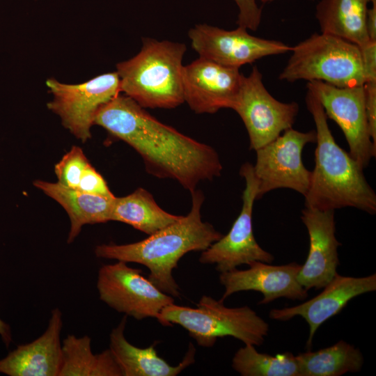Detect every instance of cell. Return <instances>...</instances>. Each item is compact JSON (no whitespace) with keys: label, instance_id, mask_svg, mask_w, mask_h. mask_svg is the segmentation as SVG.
<instances>
[{"label":"cell","instance_id":"cell-1","mask_svg":"<svg viewBox=\"0 0 376 376\" xmlns=\"http://www.w3.org/2000/svg\"><path fill=\"white\" fill-rule=\"evenodd\" d=\"M94 125L132 146L149 173L175 180L191 193L201 181L221 175L222 165L213 148L160 122L125 95L102 105Z\"/></svg>","mask_w":376,"mask_h":376},{"label":"cell","instance_id":"cell-2","mask_svg":"<svg viewBox=\"0 0 376 376\" xmlns=\"http://www.w3.org/2000/svg\"><path fill=\"white\" fill-rule=\"evenodd\" d=\"M191 194V208L186 216L136 242L97 245L95 256L143 265L150 271L148 279L158 289L172 297H179L180 288L173 270L180 259L188 252L207 249L223 236L212 224L202 220L203 193L195 189Z\"/></svg>","mask_w":376,"mask_h":376},{"label":"cell","instance_id":"cell-3","mask_svg":"<svg viewBox=\"0 0 376 376\" xmlns=\"http://www.w3.org/2000/svg\"><path fill=\"white\" fill-rule=\"evenodd\" d=\"M306 104L315 125L317 146L305 207L335 210L352 207L374 214L376 194L365 178L363 169L337 144L323 107L308 90Z\"/></svg>","mask_w":376,"mask_h":376},{"label":"cell","instance_id":"cell-4","mask_svg":"<svg viewBox=\"0 0 376 376\" xmlns=\"http://www.w3.org/2000/svg\"><path fill=\"white\" fill-rule=\"evenodd\" d=\"M181 42L143 38L140 52L116 65L120 92L141 107L173 109L184 103Z\"/></svg>","mask_w":376,"mask_h":376},{"label":"cell","instance_id":"cell-5","mask_svg":"<svg viewBox=\"0 0 376 376\" xmlns=\"http://www.w3.org/2000/svg\"><path fill=\"white\" fill-rule=\"evenodd\" d=\"M157 320L164 326L180 325L198 345L205 347L224 336L260 346L269 331V324L248 306L229 308L224 301L207 295L201 297L196 308L174 303L167 305Z\"/></svg>","mask_w":376,"mask_h":376},{"label":"cell","instance_id":"cell-6","mask_svg":"<svg viewBox=\"0 0 376 376\" xmlns=\"http://www.w3.org/2000/svg\"><path fill=\"white\" fill-rule=\"evenodd\" d=\"M290 52L280 80L320 81L338 88L364 84L360 49L352 42L328 33H314Z\"/></svg>","mask_w":376,"mask_h":376},{"label":"cell","instance_id":"cell-7","mask_svg":"<svg viewBox=\"0 0 376 376\" xmlns=\"http://www.w3.org/2000/svg\"><path fill=\"white\" fill-rule=\"evenodd\" d=\"M315 141V130L304 132L291 127L256 150L253 167L258 183L257 199L279 188L291 189L304 196L311 171L303 163L302 151L306 145Z\"/></svg>","mask_w":376,"mask_h":376},{"label":"cell","instance_id":"cell-8","mask_svg":"<svg viewBox=\"0 0 376 376\" xmlns=\"http://www.w3.org/2000/svg\"><path fill=\"white\" fill-rule=\"evenodd\" d=\"M243 121L255 151L292 127L299 111L297 102H282L266 89L263 75L254 66L242 76L233 109Z\"/></svg>","mask_w":376,"mask_h":376},{"label":"cell","instance_id":"cell-9","mask_svg":"<svg viewBox=\"0 0 376 376\" xmlns=\"http://www.w3.org/2000/svg\"><path fill=\"white\" fill-rule=\"evenodd\" d=\"M46 84L53 95L47 107L82 142L91 137V128L99 109L120 92L116 72L102 74L79 84H63L54 78L48 79Z\"/></svg>","mask_w":376,"mask_h":376},{"label":"cell","instance_id":"cell-10","mask_svg":"<svg viewBox=\"0 0 376 376\" xmlns=\"http://www.w3.org/2000/svg\"><path fill=\"white\" fill-rule=\"evenodd\" d=\"M141 273V269L123 261L101 266L97 279L100 299L116 311L136 320L158 319L162 309L174 303V299Z\"/></svg>","mask_w":376,"mask_h":376},{"label":"cell","instance_id":"cell-11","mask_svg":"<svg viewBox=\"0 0 376 376\" xmlns=\"http://www.w3.org/2000/svg\"><path fill=\"white\" fill-rule=\"evenodd\" d=\"M240 174L245 180L241 212L229 232L203 251L199 258L201 263L215 264L216 269L220 273L252 261L272 263L274 259L272 254L258 244L253 235L252 213L254 201L257 200L258 183L253 165L244 164Z\"/></svg>","mask_w":376,"mask_h":376},{"label":"cell","instance_id":"cell-12","mask_svg":"<svg viewBox=\"0 0 376 376\" xmlns=\"http://www.w3.org/2000/svg\"><path fill=\"white\" fill-rule=\"evenodd\" d=\"M307 88L320 101L327 117L341 129L350 156L364 169L376 155L367 121L363 85L338 88L320 81H311Z\"/></svg>","mask_w":376,"mask_h":376},{"label":"cell","instance_id":"cell-13","mask_svg":"<svg viewBox=\"0 0 376 376\" xmlns=\"http://www.w3.org/2000/svg\"><path fill=\"white\" fill-rule=\"evenodd\" d=\"M191 45L201 57L219 65L238 68L265 56L290 52L292 47L277 40L249 34L239 26L225 30L207 24H199L188 32Z\"/></svg>","mask_w":376,"mask_h":376},{"label":"cell","instance_id":"cell-14","mask_svg":"<svg viewBox=\"0 0 376 376\" xmlns=\"http://www.w3.org/2000/svg\"><path fill=\"white\" fill-rule=\"evenodd\" d=\"M243 75L199 56L182 69L184 102L196 113L233 109Z\"/></svg>","mask_w":376,"mask_h":376},{"label":"cell","instance_id":"cell-15","mask_svg":"<svg viewBox=\"0 0 376 376\" xmlns=\"http://www.w3.org/2000/svg\"><path fill=\"white\" fill-rule=\"evenodd\" d=\"M244 270L236 269L220 273L219 281L225 291L221 300L240 291L254 290L263 294L259 304H266L276 299L285 297L304 300L306 290L297 279L301 265L292 262L272 265L261 261H252Z\"/></svg>","mask_w":376,"mask_h":376},{"label":"cell","instance_id":"cell-16","mask_svg":"<svg viewBox=\"0 0 376 376\" xmlns=\"http://www.w3.org/2000/svg\"><path fill=\"white\" fill-rule=\"evenodd\" d=\"M376 290V274L364 277L344 276L337 274L323 290L310 300L299 305L274 308L269 318L285 321L301 316L309 325L306 347L310 348L315 331L328 319L339 313L353 298Z\"/></svg>","mask_w":376,"mask_h":376},{"label":"cell","instance_id":"cell-17","mask_svg":"<svg viewBox=\"0 0 376 376\" xmlns=\"http://www.w3.org/2000/svg\"><path fill=\"white\" fill-rule=\"evenodd\" d=\"M301 219L309 235V251L297 275L299 283L307 290L323 288L338 274L339 264L334 210L305 207Z\"/></svg>","mask_w":376,"mask_h":376},{"label":"cell","instance_id":"cell-18","mask_svg":"<svg viewBox=\"0 0 376 376\" xmlns=\"http://www.w3.org/2000/svg\"><path fill=\"white\" fill-rule=\"evenodd\" d=\"M62 327V313L55 308L40 336L18 345L0 360V373L9 376H59L63 361Z\"/></svg>","mask_w":376,"mask_h":376},{"label":"cell","instance_id":"cell-19","mask_svg":"<svg viewBox=\"0 0 376 376\" xmlns=\"http://www.w3.org/2000/svg\"><path fill=\"white\" fill-rule=\"evenodd\" d=\"M127 315L111 331L109 350L118 364L123 376H176L195 361L196 348L189 343L182 361L171 366L159 357L155 343L146 348L136 347L124 335Z\"/></svg>","mask_w":376,"mask_h":376},{"label":"cell","instance_id":"cell-20","mask_svg":"<svg viewBox=\"0 0 376 376\" xmlns=\"http://www.w3.org/2000/svg\"><path fill=\"white\" fill-rule=\"evenodd\" d=\"M33 185L66 211L70 221L68 244L76 239L84 226L111 221L112 203L116 196L111 198L88 194L65 187L58 182L36 180Z\"/></svg>","mask_w":376,"mask_h":376},{"label":"cell","instance_id":"cell-21","mask_svg":"<svg viewBox=\"0 0 376 376\" xmlns=\"http://www.w3.org/2000/svg\"><path fill=\"white\" fill-rule=\"evenodd\" d=\"M372 0H321L316 7V18L322 33L333 35L357 45L370 40L366 17Z\"/></svg>","mask_w":376,"mask_h":376},{"label":"cell","instance_id":"cell-22","mask_svg":"<svg viewBox=\"0 0 376 376\" xmlns=\"http://www.w3.org/2000/svg\"><path fill=\"white\" fill-rule=\"evenodd\" d=\"M181 217L161 208L150 193L143 188H138L125 196L115 197L111 212V221L129 224L148 235L174 223Z\"/></svg>","mask_w":376,"mask_h":376},{"label":"cell","instance_id":"cell-23","mask_svg":"<svg viewBox=\"0 0 376 376\" xmlns=\"http://www.w3.org/2000/svg\"><path fill=\"white\" fill-rule=\"evenodd\" d=\"M62 357L59 376H123L111 350L93 354L87 335H68L62 343Z\"/></svg>","mask_w":376,"mask_h":376},{"label":"cell","instance_id":"cell-24","mask_svg":"<svg viewBox=\"0 0 376 376\" xmlns=\"http://www.w3.org/2000/svg\"><path fill=\"white\" fill-rule=\"evenodd\" d=\"M300 376H340L361 370L363 357L354 346L339 340L336 344L296 356Z\"/></svg>","mask_w":376,"mask_h":376},{"label":"cell","instance_id":"cell-25","mask_svg":"<svg viewBox=\"0 0 376 376\" xmlns=\"http://www.w3.org/2000/svg\"><path fill=\"white\" fill-rule=\"evenodd\" d=\"M233 368L242 376H300L299 364L291 352L272 356L245 345L234 354Z\"/></svg>","mask_w":376,"mask_h":376},{"label":"cell","instance_id":"cell-26","mask_svg":"<svg viewBox=\"0 0 376 376\" xmlns=\"http://www.w3.org/2000/svg\"><path fill=\"white\" fill-rule=\"evenodd\" d=\"M89 163L82 149L72 146L54 166L58 182L65 187L77 189L81 175Z\"/></svg>","mask_w":376,"mask_h":376},{"label":"cell","instance_id":"cell-27","mask_svg":"<svg viewBox=\"0 0 376 376\" xmlns=\"http://www.w3.org/2000/svg\"><path fill=\"white\" fill-rule=\"evenodd\" d=\"M77 189L107 198L115 197L104 178L90 163L84 169Z\"/></svg>","mask_w":376,"mask_h":376},{"label":"cell","instance_id":"cell-28","mask_svg":"<svg viewBox=\"0 0 376 376\" xmlns=\"http://www.w3.org/2000/svg\"><path fill=\"white\" fill-rule=\"evenodd\" d=\"M238 8L237 24L247 30L258 29L262 17V10L256 0H233Z\"/></svg>","mask_w":376,"mask_h":376},{"label":"cell","instance_id":"cell-29","mask_svg":"<svg viewBox=\"0 0 376 376\" xmlns=\"http://www.w3.org/2000/svg\"><path fill=\"white\" fill-rule=\"evenodd\" d=\"M363 88L369 132L373 143L376 145V81L366 82Z\"/></svg>","mask_w":376,"mask_h":376},{"label":"cell","instance_id":"cell-30","mask_svg":"<svg viewBox=\"0 0 376 376\" xmlns=\"http://www.w3.org/2000/svg\"><path fill=\"white\" fill-rule=\"evenodd\" d=\"M359 49L364 83L376 81V40H369Z\"/></svg>","mask_w":376,"mask_h":376},{"label":"cell","instance_id":"cell-31","mask_svg":"<svg viewBox=\"0 0 376 376\" xmlns=\"http://www.w3.org/2000/svg\"><path fill=\"white\" fill-rule=\"evenodd\" d=\"M366 17V29L370 40H376V0L371 1Z\"/></svg>","mask_w":376,"mask_h":376},{"label":"cell","instance_id":"cell-32","mask_svg":"<svg viewBox=\"0 0 376 376\" xmlns=\"http://www.w3.org/2000/svg\"><path fill=\"white\" fill-rule=\"evenodd\" d=\"M0 336L5 345L8 347L12 341L10 326L0 318Z\"/></svg>","mask_w":376,"mask_h":376},{"label":"cell","instance_id":"cell-33","mask_svg":"<svg viewBox=\"0 0 376 376\" xmlns=\"http://www.w3.org/2000/svg\"><path fill=\"white\" fill-rule=\"evenodd\" d=\"M260 1L265 3L270 2V1H274V0H260Z\"/></svg>","mask_w":376,"mask_h":376}]
</instances>
